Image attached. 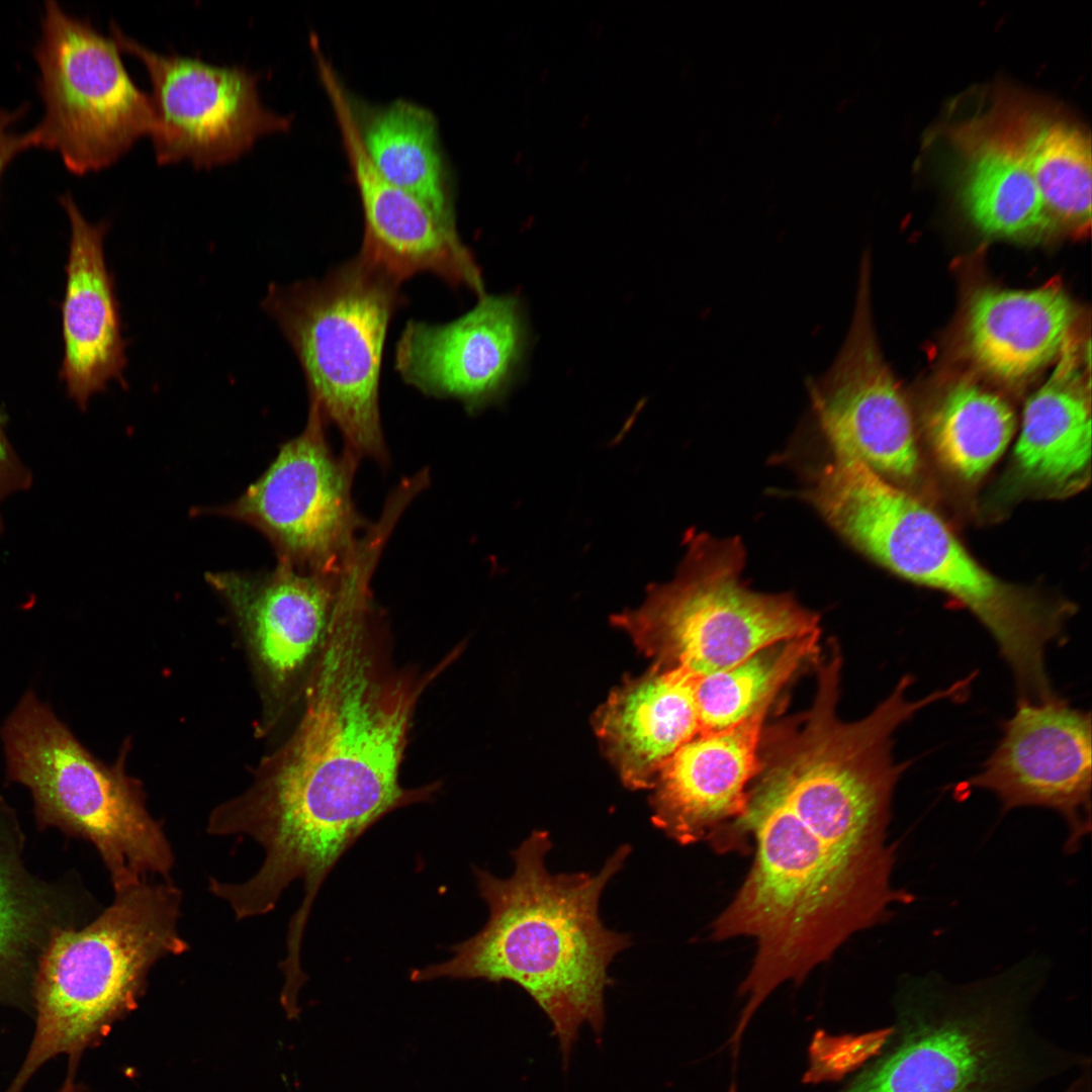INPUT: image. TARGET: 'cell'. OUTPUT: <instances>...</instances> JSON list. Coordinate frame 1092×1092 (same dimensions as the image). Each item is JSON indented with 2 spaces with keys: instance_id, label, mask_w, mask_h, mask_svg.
Wrapping results in <instances>:
<instances>
[{
  "instance_id": "cell-25",
  "label": "cell",
  "mask_w": 1092,
  "mask_h": 1092,
  "mask_svg": "<svg viewBox=\"0 0 1092 1092\" xmlns=\"http://www.w3.org/2000/svg\"><path fill=\"white\" fill-rule=\"evenodd\" d=\"M365 150L378 171L440 217L455 222L433 114L397 100L358 119Z\"/></svg>"
},
{
  "instance_id": "cell-16",
  "label": "cell",
  "mask_w": 1092,
  "mask_h": 1092,
  "mask_svg": "<svg viewBox=\"0 0 1092 1092\" xmlns=\"http://www.w3.org/2000/svg\"><path fill=\"white\" fill-rule=\"evenodd\" d=\"M527 342L525 316L512 295H482L446 324L408 321L395 348L402 380L428 396L459 400L476 413L512 384Z\"/></svg>"
},
{
  "instance_id": "cell-21",
  "label": "cell",
  "mask_w": 1092,
  "mask_h": 1092,
  "mask_svg": "<svg viewBox=\"0 0 1092 1092\" xmlns=\"http://www.w3.org/2000/svg\"><path fill=\"white\" fill-rule=\"evenodd\" d=\"M698 675L654 664L617 688L599 709L595 729L622 782L651 789L663 763L700 734Z\"/></svg>"
},
{
  "instance_id": "cell-19",
  "label": "cell",
  "mask_w": 1092,
  "mask_h": 1092,
  "mask_svg": "<svg viewBox=\"0 0 1092 1092\" xmlns=\"http://www.w3.org/2000/svg\"><path fill=\"white\" fill-rule=\"evenodd\" d=\"M70 222L63 305L65 355L62 375L69 395L85 407L112 380L124 384L127 360L114 279L104 256L108 223H92L73 196L60 197Z\"/></svg>"
},
{
  "instance_id": "cell-28",
  "label": "cell",
  "mask_w": 1092,
  "mask_h": 1092,
  "mask_svg": "<svg viewBox=\"0 0 1092 1092\" xmlns=\"http://www.w3.org/2000/svg\"><path fill=\"white\" fill-rule=\"evenodd\" d=\"M819 633L765 648L741 663L698 675L700 734L729 728L777 699L801 665L818 656Z\"/></svg>"
},
{
  "instance_id": "cell-6",
  "label": "cell",
  "mask_w": 1092,
  "mask_h": 1092,
  "mask_svg": "<svg viewBox=\"0 0 1092 1092\" xmlns=\"http://www.w3.org/2000/svg\"><path fill=\"white\" fill-rule=\"evenodd\" d=\"M181 902L171 881L145 882L114 892L112 903L88 924L53 934L34 976L32 1038L4 1092H23L58 1057L67 1060L63 1081H77L84 1054L138 1006L154 965L188 950L178 929Z\"/></svg>"
},
{
  "instance_id": "cell-14",
  "label": "cell",
  "mask_w": 1092,
  "mask_h": 1092,
  "mask_svg": "<svg viewBox=\"0 0 1092 1092\" xmlns=\"http://www.w3.org/2000/svg\"><path fill=\"white\" fill-rule=\"evenodd\" d=\"M1091 716L1057 695L1018 700L1002 736L966 786L993 793L1004 811L1035 806L1056 811L1076 851L1091 831Z\"/></svg>"
},
{
  "instance_id": "cell-1",
  "label": "cell",
  "mask_w": 1092,
  "mask_h": 1092,
  "mask_svg": "<svg viewBox=\"0 0 1092 1092\" xmlns=\"http://www.w3.org/2000/svg\"><path fill=\"white\" fill-rule=\"evenodd\" d=\"M908 764L878 734L837 722L804 723L762 742L744 812L714 844L754 843L748 874L712 924L714 939L756 940L736 1034L782 983L801 984L850 935L913 901L892 884L887 842Z\"/></svg>"
},
{
  "instance_id": "cell-27",
  "label": "cell",
  "mask_w": 1092,
  "mask_h": 1092,
  "mask_svg": "<svg viewBox=\"0 0 1092 1092\" xmlns=\"http://www.w3.org/2000/svg\"><path fill=\"white\" fill-rule=\"evenodd\" d=\"M1013 136L1056 226L1083 232L1091 223V147L1066 121L1023 119Z\"/></svg>"
},
{
  "instance_id": "cell-8",
  "label": "cell",
  "mask_w": 1092,
  "mask_h": 1092,
  "mask_svg": "<svg viewBox=\"0 0 1092 1092\" xmlns=\"http://www.w3.org/2000/svg\"><path fill=\"white\" fill-rule=\"evenodd\" d=\"M0 736L7 778L29 790L38 824L91 842L114 892L151 876L169 880L173 850L140 786L95 758L33 690L21 697Z\"/></svg>"
},
{
  "instance_id": "cell-18",
  "label": "cell",
  "mask_w": 1092,
  "mask_h": 1092,
  "mask_svg": "<svg viewBox=\"0 0 1092 1092\" xmlns=\"http://www.w3.org/2000/svg\"><path fill=\"white\" fill-rule=\"evenodd\" d=\"M343 571L305 572L278 561L267 572L206 575L228 603L273 690L283 692L302 675L307 678L327 637Z\"/></svg>"
},
{
  "instance_id": "cell-11",
  "label": "cell",
  "mask_w": 1092,
  "mask_h": 1092,
  "mask_svg": "<svg viewBox=\"0 0 1092 1092\" xmlns=\"http://www.w3.org/2000/svg\"><path fill=\"white\" fill-rule=\"evenodd\" d=\"M325 417L308 401L302 432L283 443L264 473L237 499L214 510L252 526L278 561L305 572L341 573L369 526L352 487L359 460L333 452Z\"/></svg>"
},
{
  "instance_id": "cell-31",
  "label": "cell",
  "mask_w": 1092,
  "mask_h": 1092,
  "mask_svg": "<svg viewBox=\"0 0 1092 1092\" xmlns=\"http://www.w3.org/2000/svg\"><path fill=\"white\" fill-rule=\"evenodd\" d=\"M54 1092H90L87 1086L78 1081L73 1083L63 1082L59 1088Z\"/></svg>"
},
{
  "instance_id": "cell-10",
  "label": "cell",
  "mask_w": 1092,
  "mask_h": 1092,
  "mask_svg": "<svg viewBox=\"0 0 1092 1092\" xmlns=\"http://www.w3.org/2000/svg\"><path fill=\"white\" fill-rule=\"evenodd\" d=\"M114 38L49 0L33 49L44 111L28 130L32 146L57 152L75 174L118 160L151 134V96L136 86Z\"/></svg>"
},
{
  "instance_id": "cell-30",
  "label": "cell",
  "mask_w": 1092,
  "mask_h": 1092,
  "mask_svg": "<svg viewBox=\"0 0 1092 1092\" xmlns=\"http://www.w3.org/2000/svg\"><path fill=\"white\" fill-rule=\"evenodd\" d=\"M9 467V458L0 433V494L3 488L7 486L4 482L7 481Z\"/></svg>"
},
{
  "instance_id": "cell-20",
  "label": "cell",
  "mask_w": 1092,
  "mask_h": 1092,
  "mask_svg": "<svg viewBox=\"0 0 1092 1092\" xmlns=\"http://www.w3.org/2000/svg\"><path fill=\"white\" fill-rule=\"evenodd\" d=\"M1053 374L1026 401L1005 486L1019 495L1061 498L1091 476L1089 387L1068 344Z\"/></svg>"
},
{
  "instance_id": "cell-12",
  "label": "cell",
  "mask_w": 1092,
  "mask_h": 1092,
  "mask_svg": "<svg viewBox=\"0 0 1092 1092\" xmlns=\"http://www.w3.org/2000/svg\"><path fill=\"white\" fill-rule=\"evenodd\" d=\"M110 35L145 66L152 84L159 163L183 159L210 167L237 159L266 133L287 130L290 115L268 108L259 93L260 74L243 65L219 66L177 54H161L125 34L114 22Z\"/></svg>"
},
{
  "instance_id": "cell-9",
  "label": "cell",
  "mask_w": 1092,
  "mask_h": 1092,
  "mask_svg": "<svg viewBox=\"0 0 1092 1092\" xmlns=\"http://www.w3.org/2000/svg\"><path fill=\"white\" fill-rule=\"evenodd\" d=\"M685 542L675 576L650 585L640 607L613 617L654 664L707 675L776 644L820 633L819 616L791 595L746 587L738 538L688 533Z\"/></svg>"
},
{
  "instance_id": "cell-26",
  "label": "cell",
  "mask_w": 1092,
  "mask_h": 1092,
  "mask_svg": "<svg viewBox=\"0 0 1092 1092\" xmlns=\"http://www.w3.org/2000/svg\"><path fill=\"white\" fill-rule=\"evenodd\" d=\"M1016 427L1010 404L974 383L950 386L926 418L929 446L944 469L966 482L982 478L1006 450Z\"/></svg>"
},
{
  "instance_id": "cell-29",
  "label": "cell",
  "mask_w": 1092,
  "mask_h": 1092,
  "mask_svg": "<svg viewBox=\"0 0 1092 1092\" xmlns=\"http://www.w3.org/2000/svg\"><path fill=\"white\" fill-rule=\"evenodd\" d=\"M27 112V105L7 109L0 105V183L5 169L20 153L33 148L28 131L17 133L13 125Z\"/></svg>"
},
{
  "instance_id": "cell-4",
  "label": "cell",
  "mask_w": 1092,
  "mask_h": 1092,
  "mask_svg": "<svg viewBox=\"0 0 1092 1092\" xmlns=\"http://www.w3.org/2000/svg\"><path fill=\"white\" fill-rule=\"evenodd\" d=\"M1045 973L1029 962L966 984L903 979L887 1041L837 1092H1045L1090 1061L1035 1026Z\"/></svg>"
},
{
  "instance_id": "cell-24",
  "label": "cell",
  "mask_w": 1092,
  "mask_h": 1092,
  "mask_svg": "<svg viewBox=\"0 0 1092 1092\" xmlns=\"http://www.w3.org/2000/svg\"><path fill=\"white\" fill-rule=\"evenodd\" d=\"M962 196L973 222L989 236L1027 239L1055 226L1013 134L976 143Z\"/></svg>"
},
{
  "instance_id": "cell-7",
  "label": "cell",
  "mask_w": 1092,
  "mask_h": 1092,
  "mask_svg": "<svg viewBox=\"0 0 1092 1092\" xmlns=\"http://www.w3.org/2000/svg\"><path fill=\"white\" fill-rule=\"evenodd\" d=\"M400 284L358 254L321 279L271 284L261 302L299 362L308 401L340 431L344 450L382 466L381 362L389 324L404 303Z\"/></svg>"
},
{
  "instance_id": "cell-23",
  "label": "cell",
  "mask_w": 1092,
  "mask_h": 1092,
  "mask_svg": "<svg viewBox=\"0 0 1092 1092\" xmlns=\"http://www.w3.org/2000/svg\"><path fill=\"white\" fill-rule=\"evenodd\" d=\"M1 803V800H0ZM8 807L3 802L0 825ZM0 826V1004L33 1015L32 991L38 961L53 934L73 926L57 912V899L26 870L16 824Z\"/></svg>"
},
{
  "instance_id": "cell-3",
  "label": "cell",
  "mask_w": 1092,
  "mask_h": 1092,
  "mask_svg": "<svg viewBox=\"0 0 1092 1092\" xmlns=\"http://www.w3.org/2000/svg\"><path fill=\"white\" fill-rule=\"evenodd\" d=\"M551 847L549 833L537 830L511 852L510 878L473 868L478 894L489 909L487 922L451 946L449 960L412 970L410 980L517 984L551 1022L566 1066L583 1025L601 1034L604 993L613 982L608 968L631 944L628 934L604 926L599 905L632 849L619 846L597 874H552L545 864Z\"/></svg>"
},
{
  "instance_id": "cell-5",
  "label": "cell",
  "mask_w": 1092,
  "mask_h": 1092,
  "mask_svg": "<svg viewBox=\"0 0 1092 1092\" xmlns=\"http://www.w3.org/2000/svg\"><path fill=\"white\" fill-rule=\"evenodd\" d=\"M806 495L864 555L908 581L947 595L974 615L1009 665L1018 699L1037 701L1054 693L1045 653L1066 640L1073 603L991 573L939 515L855 457L834 453Z\"/></svg>"
},
{
  "instance_id": "cell-22",
  "label": "cell",
  "mask_w": 1092,
  "mask_h": 1092,
  "mask_svg": "<svg viewBox=\"0 0 1092 1092\" xmlns=\"http://www.w3.org/2000/svg\"><path fill=\"white\" fill-rule=\"evenodd\" d=\"M1074 318V306L1059 286L986 289L970 307L968 347L988 374L1002 381H1021L1062 353Z\"/></svg>"
},
{
  "instance_id": "cell-15",
  "label": "cell",
  "mask_w": 1092,
  "mask_h": 1092,
  "mask_svg": "<svg viewBox=\"0 0 1092 1092\" xmlns=\"http://www.w3.org/2000/svg\"><path fill=\"white\" fill-rule=\"evenodd\" d=\"M315 61L362 205L364 234L359 255L399 283L428 272L452 287L483 295L480 268L460 240L456 223L440 217L378 171L365 150L345 87L324 55Z\"/></svg>"
},
{
  "instance_id": "cell-17",
  "label": "cell",
  "mask_w": 1092,
  "mask_h": 1092,
  "mask_svg": "<svg viewBox=\"0 0 1092 1092\" xmlns=\"http://www.w3.org/2000/svg\"><path fill=\"white\" fill-rule=\"evenodd\" d=\"M775 700L729 728L695 736L663 763L651 787L656 828L679 844L714 843L743 814Z\"/></svg>"
},
{
  "instance_id": "cell-13",
  "label": "cell",
  "mask_w": 1092,
  "mask_h": 1092,
  "mask_svg": "<svg viewBox=\"0 0 1092 1092\" xmlns=\"http://www.w3.org/2000/svg\"><path fill=\"white\" fill-rule=\"evenodd\" d=\"M866 272L854 316L838 355L807 381L817 421L833 451L855 457L905 488L920 478L911 411L884 362L870 321Z\"/></svg>"
},
{
  "instance_id": "cell-2",
  "label": "cell",
  "mask_w": 1092,
  "mask_h": 1092,
  "mask_svg": "<svg viewBox=\"0 0 1092 1092\" xmlns=\"http://www.w3.org/2000/svg\"><path fill=\"white\" fill-rule=\"evenodd\" d=\"M339 595L297 727L250 790L214 815L219 836L246 835L264 849L252 892L277 903L300 880L301 913L370 827L438 792L439 783L404 788L399 771L422 695L461 651L425 671L399 667L373 593L350 586Z\"/></svg>"
}]
</instances>
